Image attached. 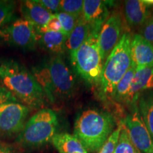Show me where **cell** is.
I'll return each mask as SVG.
<instances>
[{
	"label": "cell",
	"mask_w": 153,
	"mask_h": 153,
	"mask_svg": "<svg viewBox=\"0 0 153 153\" xmlns=\"http://www.w3.org/2000/svg\"><path fill=\"white\" fill-rule=\"evenodd\" d=\"M0 86L29 108H44L45 92L33 74L17 61L9 59L0 62Z\"/></svg>",
	"instance_id": "6da1fadb"
},
{
	"label": "cell",
	"mask_w": 153,
	"mask_h": 153,
	"mask_svg": "<svg viewBox=\"0 0 153 153\" xmlns=\"http://www.w3.org/2000/svg\"><path fill=\"white\" fill-rule=\"evenodd\" d=\"M32 74L51 102L74 94L75 78L60 55H54L43 65L33 68Z\"/></svg>",
	"instance_id": "7a4b0ae2"
},
{
	"label": "cell",
	"mask_w": 153,
	"mask_h": 153,
	"mask_svg": "<svg viewBox=\"0 0 153 153\" xmlns=\"http://www.w3.org/2000/svg\"><path fill=\"white\" fill-rule=\"evenodd\" d=\"M115 125V118L110 113L88 109L76 118L74 135L87 152H99L114 131Z\"/></svg>",
	"instance_id": "3957f363"
},
{
	"label": "cell",
	"mask_w": 153,
	"mask_h": 153,
	"mask_svg": "<svg viewBox=\"0 0 153 153\" xmlns=\"http://www.w3.org/2000/svg\"><path fill=\"white\" fill-rule=\"evenodd\" d=\"M131 39L128 33H124L103 65L99 83L101 97H112L116 85L133 65Z\"/></svg>",
	"instance_id": "277c9868"
},
{
	"label": "cell",
	"mask_w": 153,
	"mask_h": 153,
	"mask_svg": "<svg viewBox=\"0 0 153 153\" xmlns=\"http://www.w3.org/2000/svg\"><path fill=\"white\" fill-rule=\"evenodd\" d=\"M101 28H91L85 41L70 56L76 74L90 85H99L104 65L99 46V33Z\"/></svg>",
	"instance_id": "5b68a950"
},
{
	"label": "cell",
	"mask_w": 153,
	"mask_h": 153,
	"mask_svg": "<svg viewBox=\"0 0 153 153\" xmlns=\"http://www.w3.org/2000/svg\"><path fill=\"white\" fill-rule=\"evenodd\" d=\"M57 126L56 113L51 108H42L26 122L19 133L17 142L26 148H40L52 142Z\"/></svg>",
	"instance_id": "8992f818"
},
{
	"label": "cell",
	"mask_w": 153,
	"mask_h": 153,
	"mask_svg": "<svg viewBox=\"0 0 153 153\" xmlns=\"http://www.w3.org/2000/svg\"><path fill=\"white\" fill-rule=\"evenodd\" d=\"M0 38L22 49H34L38 43L35 28L23 18L16 19L10 24L0 28Z\"/></svg>",
	"instance_id": "52a82bcc"
},
{
	"label": "cell",
	"mask_w": 153,
	"mask_h": 153,
	"mask_svg": "<svg viewBox=\"0 0 153 153\" xmlns=\"http://www.w3.org/2000/svg\"><path fill=\"white\" fill-rule=\"evenodd\" d=\"M122 121L130 139L140 153H153V140L139 113L137 102Z\"/></svg>",
	"instance_id": "ba28073f"
},
{
	"label": "cell",
	"mask_w": 153,
	"mask_h": 153,
	"mask_svg": "<svg viewBox=\"0 0 153 153\" xmlns=\"http://www.w3.org/2000/svg\"><path fill=\"white\" fill-rule=\"evenodd\" d=\"M30 108L19 102L0 104V133L11 135L24 128Z\"/></svg>",
	"instance_id": "9c48e42d"
},
{
	"label": "cell",
	"mask_w": 153,
	"mask_h": 153,
	"mask_svg": "<svg viewBox=\"0 0 153 153\" xmlns=\"http://www.w3.org/2000/svg\"><path fill=\"white\" fill-rule=\"evenodd\" d=\"M122 30L121 16L118 11H114L103 24L99 33V46L103 63L121 38Z\"/></svg>",
	"instance_id": "30bf717a"
},
{
	"label": "cell",
	"mask_w": 153,
	"mask_h": 153,
	"mask_svg": "<svg viewBox=\"0 0 153 153\" xmlns=\"http://www.w3.org/2000/svg\"><path fill=\"white\" fill-rule=\"evenodd\" d=\"M131 53L132 60L136 68L153 66V43L139 33L132 37Z\"/></svg>",
	"instance_id": "8fae6325"
},
{
	"label": "cell",
	"mask_w": 153,
	"mask_h": 153,
	"mask_svg": "<svg viewBox=\"0 0 153 153\" xmlns=\"http://www.w3.org/2000/svg\"><path fill=\"white\" fill-rule=\"evenodd\" d=\"M151 89H153V66L136 68L126 103L133 106L137 102L141 94Z\"/></svg>",
	"instance_id": "7c38bea8"
},
{
	"label": "cell",
	"mask_w": 153,
	"mask_h": 153,
	"mask_svg": "<svg viewBox=\"0 0 153 153\" xmlns=\"http://www.w3.org/2000/svg\"><path fill=\"white\" fill-rule=\"evenodd\" d=\"M106 1L85 0L83 2L82 18L91 28H101L110 16Z\"/></svg>",
	"instance_id": "4fadbf2b"
},
{
	"label": "cell",
	"mask_w": 153,
	"mask_h": 153,
	"mask_svg": "<svg viewBox=\"0 0 153 153\" xmlns=\"http://www.w3.org/2000/svg\"><path fill=\"white\" fill-rule=\"evenodd\" d=\"M20 10L23 19L31 24L35 28L36 31L44 27L53 14L44 8L36 0L22 1Z\"/></svg>",
	"instance_id": "5bb4252c"
},
{
	"label": "cell",
	"mask_w": 153,
	"mask_h": 153,
	"mask_svg": "<svg viewBox=\"0 0 153 153\" xmlns=\"http://www.w3.org/2000/svg\"><path fill=\"white\" fill-rule=\"evenodd\" d=\"M151 9L145 0H128L124 6L126 22L132 27H142L151 17Z\"/></svg>",
	"instance_id": "9a60e30c"
},
{
	"label": "cell",
	"mask_w": 153,
	"mask_h": 153,
	"mask_svg": "<svg viewBox=\"0 0 153 153\" xmlns=\"http://www.w3.org/2000/svg\"><path fill=\"white\" fill-rule=\"evenodd\" d=\"M38 43L50 52L58 55L65 51V43L68 36L61 32L45 31L37 33Z\"/></svg>",
	"instance_id": "2e32d148"
},
{
	"label": "cell",
	"mask_w": 153,
	"mask_h": 153,
	"mask_svg": "<svg viewBox=\"0 0 153 153\" xmlns=\"http://www.w3.org/2000/svg\"><path fill=\"white\" fill-rule=\"evenodd\" d=\"M52 143L59 153H88L82 143L71 134L57 133Z\"/></svg>",
	"instance_id": "e0dca14e"
},
{
	"label": "cell",
	"mask_w": 153,
	"mask_h": 153,
	"mask_svg": "<svg viewBox=\"0 0 153 153\" xmlns=\"http://www.w3.org/2000/svg\"><path fill=\"white\" fill-rule=\"evenodd\" d=\"M91 31V26L82 19H78L74 30L68 37L65 43V48L70 56L73 55L83 44Z\"/></svg>",
	"instance_id": "ac0fdd59"
},
{
	"label": "cell",
	"mask_w": 153,
	"mask_h": 153,
	"mask_svg": "<svg viewBox=\"0 0 153 153\" xmlns=\"http://www.w3.org/2000/svg\"><path fill=\"white\" fill-rule=\"evenodd\" d=\"M137 107L141 118L153 140V89L144 91L140 95Z\"/></svg>",
	"instance_id": "d6986e66"
},
{
	"label": "cell",
	"mask_w": 153,
	"mask_h": 153,
	"mask_svg": "<svg viewBox=\"0 0 153 153\" xmlns=\"http://www.w3.org/2000/svg\"><path fill=\"white\" fill-rule=\"evenodd\" d=\"M135 65L133 64L131 66V68L129 69V70L126 72L122 79L120 80L118 85H116V89H115L114 92L113 94L112 98L115 101H125L126 102L128 97L130 91H131V87L132 85V82L135 74Z\"/></svg>",
	"instance_id": "ffe728a7"
},
{
	"label": "cell",
	"mask_w": 153,
	"mask_h": 153,
	"mask_svg": "<svg viewBox=\"0 0 153 153\" xmlns=\"http://www.w3.org/2000/svg\"><path fill=\"white\" fill-rule=\"evenodd\" d=\"M121 131H120L119 140L114 153H140L134 146L130 139L127 130L121 121Z\"/></svg>",
	"instance_id": "44dd1931"
},
{
	"label": "cell",
	"mask_w": 153,
	"mask_h": 153,
	"mask_svg": "<svg viewBox=\"0 0 153 153\" xmlns=\"http://www.w3.org/2000/svg\"><path fill=\"white\" fill-rule=\"evenodd\" d=\"M83 2L82 0H61L60 11L79 19L83 11Z\"/></svg>",
	"instance_id": "7402d4cb"
},
{
	"label": "cell",
	"mask_w": 153,
	"mask_h": 153,
	"mask_svg": "<svg viewBox=\"0 0 153 153\" xmlns=\"http://www.w3.org/2000/svg\"><path fill=\"white\" fill-rule=\"evenodd\" d=\"M14 10L15 4L13 1H0V28L11 22Z\"/></svg>",
	"instance_id": "603a6c76"
},
{
	"label": "cell",
	"mask_w": 153,
	"mask_h": 153,
	"mask_svg": "<svg viewBox=\"0 0 153 153\" xmlns=\"http://www.w3.org/2000/svg\"><path fill=\"white\" fill-rule=\"evenodd\" d=\"M54 14L60 21L61 26H62V33L68 37L72 32V30H74L79 19H76L72 15L62 12V11Z\"/></svg>",
	"instance_id": "cb8c5ba5"
},
{
	"label": "cell",
	"mask_w": 153,
	"mask_h": 153,
	"mask_svg": "<svg viewBox=\"0 0 153 153\" xmlns=\"http://www.w3.org/2000/svg\"><path fill=\"white\" fill-rule=\"evenodd\" d=\"M121 126V122H120L117 128L113 131V133L111 134V135L105 142L104 145L101 147L98 153H114L116 145L118 144V140H119Z\"/></svg>",
	"instance_id": "d4e9b609"
},
{
	"label": "cell",
	"mask_w": 153,
	"mask_h": 153,
	"mask_svg": "<svg viewBox=\"0 0 153 153\" xmlns=\"http://www.w3.org/2000/svg\"><path fill=\"white\" fill-rule=\"evenodd\" d=\"M45 31H53V32H61L62 33V26H61L60 21L57 18L55 14H53L50 19L48 22L44 27L36 31L37 33H42Z\"/></svg>",
	"instance_id": "484cf974"
},
{
	"label": "cell",
	"mask_w": 153,
	"mask_h": 153,
	"mask_svg": "<svg viewBox=\"0 0 153 153\" xmlns=\"http://www.w3.org/2000/svg\"><path fill=\"white\" fill-rule=\"evenodd\" d=\"M139 34L148 41L153 43V16H151L148 22L141 27Z\"/></svg>",
	"instance_id": "4316f807"
},
{
	"label": "cell",
	"mask_w": 153,
	"mask_h": 153,
	"mask_svg": "<svg viewBox=\"0 0 153 153\" xmlns=\"http://www.w3.org/2000/svg\"><path fill=\"white\" fill-rule=\"evenodd\" d=\"M36 1L53 14L60 12V0H36Z\"/></svg>",
	"instance_id": "83f0119b"
},
{
	"label": "cell",
	"mask_w": 153,
	"mask_h": 153,
	"mask_svg": "<svg viewBox=\"0 0 153 153\" xmlns=\"http://www.w3.org/2000/svg\"><path fill=\"white\" fill-rule=\"evenodd\" d=\"M9 102H19V101L10 91L0 86V104Z\"/></svg>",
	"instance_id": "f1b7e54d"
},
{
	"label": "cell",
	"mask_w": 153,
	"mask_h": 153,
	"mask_svg": "<svg viewBox=\"0 0 153 153\" xmlns=\"http://www.w3.org/2000/svg\"><path fill=\"white\" fill-rule=\"evenodd\" d=\"M0 153H14L12 149L8 145L0 143Z\"/></svg>",
	"instance_id": "f546056e"
},
{
	"label": "cell",
	"mask_w": 153,
	"mask_h": 153,
	"mask_svg": "<svg viewBox=\"0 0 153 153\" xmlns=\"http://www.w3.org/2000/svg\"><path fill=\"white\" fill-rule=\"evenodd\" d=\"M145 1L148 4L152 6V7L153 6V0H145Z\"/></svg>",
	"instance_id": "4dcf8cb0"
}]
</instances>
